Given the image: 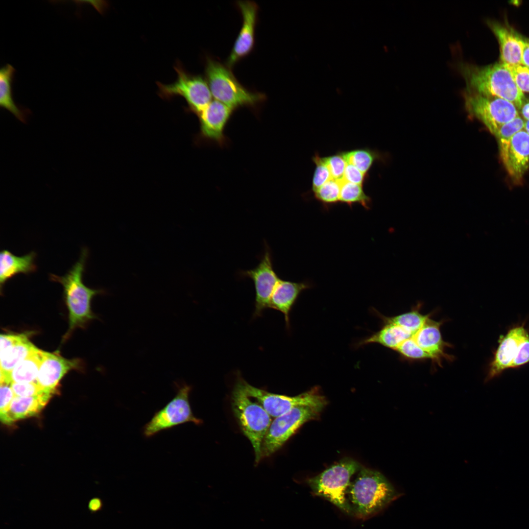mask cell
I'll return each mask as SVG.
<instances>
[{
	"label": "cell",
	"mask_w": 529,
	"mask_h": 529,
	"mask_svg": "<svg viewBox=\"0 0 529 529\" xmlns=\"http://www.w3.org/2000/svg\"><path fill=\"white\" fill-rule=\"evenodd\" d=\"M456 68L464 80V90L467 92L504 99L519 110L525 101L524 93L518 89L510 72L502 63L480 67L459 61Z\"/></svg>",
	"instance_id": "1"
},
{
	"label": "cell",
	"mask_w": 529,
	"mask_h": 529,
	"mask_svg": "<svg viewBox=\"0 0 529 529\" xmlns=\"http://www.w3.org/2000/svg\"><path fill=\"white\" fill-rule=\"evenodd\" d=\"M346 495L352 515L365 519L384 509L400 494L381 473L361 468Z\"/></svg>",
	"instance_id": "2"
},
{
	"label": "cell",
	"mask_w": 529,
	"mask_h": 529,
	"mask_svg": "<svg viewBox=\"0 0 529 529\" xmlns=\"http://www.w3.org/2000/svg\"><path fill=\"white\" fill-rule=\"evenodd\" d=\"M87 256L88 250L83 248L79 260L66 274L61 276L53 274L49 276L51 281L60 283L63 288L69 313L68 334L94 318L91 308V300L94 296L104 292L101 289L89 288L83 283V275Z\"/></svg>",
	"instance_id": "3"
},
{
	"label": "cell",
	"mask_w": 529,
	"mask_h": 529,
	"mask_svg": "<svg viewBox=\"0 0 529 529\" xmlns=\"http://www.w3.org/2000/svg\"><path fill=\"white\" fill-rule=\"evenodd\" d=\"M205 73L215 100L234 110L244 106L255 107L265 99L264 94L245 88L238 81L231 69L213 58H206Z\"/></svg>",
	"instance_id": "4"
},
{
	"label": "cell",
	"mask_w": 529,
	"mask_h": 529,
	"mask_svg": "<svg viewBox=\"0 0 529 529\" xmlns=\"http://www.w3.org/2000/svg\"><path fill=\"white\" fill-rule=\"evenodd\" d=\"M231 407L234 415L243 434L254 449L255 462L262 458V447L264 436L272 421L265 409L245 392L240 379L231 395Z\"/></svg>",
	"instance_id": "5"
},
{
	"label": "cell",
	"mask_w": 529,
	"mask_h": 529,
	"mask_svg": "<svg viewBox=\"0 0 529 529\" xmlns=\"http://www.w3.org/2000/svg\"><path fill=\"white\" fill-rule=\"evenodd\" d=\"M360 468L356 461L344 459L307 482L313 495L322 497L348 515H352L346 493L350 479Z\"/></svg>",
	"instance_id": "6"
},
{
	"label": "cell",
	"mask_w": 529,
	"mask_h": 529,
	"mask_svg": "<svg viewBox=\"0 0 529 529\" xmlns=\"http://www.w3.org/2000/svg\"><path fill=\"white\" fill-rule=\"evenodd\" d=\"M175 385L177 392L174 398L157 411L143 427V433L145 437H151L163 430L186 423H202L201 419L194 416L191 409L189 396L192 386L184 382L176 383Z\"/></svg>",
	"instance_id": "7"
},
{
	"label": "cell",
	"mask_w": 529,
	"mask_h": 529,
	"mask_svg": "<svg viewBox=\"0 0 529 529\" xmlns=\"http://www.w3.org/2000/svg\"><path fill=\"white\" fill-rule=\"evenodd\" d=\"M322 409L314 406L297 407L274 418L263 442L262 458L278 451L303 424L316 418Z\"/></svg>",
	"instance_id": "8"
},
{
	"label": "cell",
	"mask_w": 529,
	"mask_h": 529,
	"mask_svg": "<svg viewBox=\"0 0 529 529\" xmlns=\"http://www.w3.org/2000/svg\"><path fill=\"white\" fill-rule=\"evenodd\" d=\"M462 94L469 114L481 121L493 134L502 125L519 116L518 108L504 99L486 96L464 89Z\"/></svg>",
	"instance_id": "9"
},
{
	"label": "cell",
	"mask_w": 529,
	"mask_h": 529,
	"mask_svg": "<svg viewBox=\"0 0 529 529\" xmlns=\"http://www.w3.org/2000/svg\"><path fill=\"white\" fill-rule=\"evenodd\" d=\"M241 385L249 397L259 403L272 418L283 414L292 409L300 406L324 408L327 403L318 387L295 396L273 393L253 386L239 378Z\"/></svg>",
	"instance_id": "10"
},
{
	"label": "cell",
	"mask_w": 529,
	"mask_h": 529,
	"mask_svg": "<svg viewBox=\"0 0 529 529\" xmlns=\"http://www.w3.org/2000/svg\"><path fill=\"white\" fill-rule=\"evenodd\" d=\"M176 81L164 84L158 82L160 94L166 97L183 96L192 110L198 114L212 100V95L206 79L199 75L187 72L179 63L175 67Z\"/></svg>",
	"instance_id": "11"
},
{
	"label": "cell",
	"mask_w": 529,
	"mask_h": 529,
	"mask_svg": "<svg viewBox=\"0 0 529 529\" xmlns=\"http://www.w3.org/2000/svg\"><path fill=\"white\" fill-rule=\"evenodd\" d=\"M264 245V251L258 264L252 269L240 272V276L249 278L254 283L255 316L261 315L265 309L269 308L271 295L280 279L273 268L270 249L266 243Z\"/></svg>",
	"instance_id": "12"
},
{
	"label": "cell",
	"mask_w": 529,
	"mask_h": 529,
	"mask_svg": "<svg viewBox=\"0 0 529 529\" xmlns=\"http://www.w3.org/2000/svg\"><path fill=\"white\" fill-rule=\"evenodd\" d=\"M236 5L241 14L242 23L225 64L230 69L248 56L254 48L259 10L258 5L250 0L238 1Z\"/></svg>",
	"instance_id": "13"
},
{
	"label": "cell",
	"mask_w": 529,
	"mask_h": 529,
	"mask_svg": "<svg viewBox=\"0 0 529 529\" xmlns=\"http://www.w3.org/2000/svg\"><path fill=\"white\" fill-rule=\"evenodd\" d=\"M500 156L509 176L520 181L529 168V135L524 129L506 141L499 142Z\"/></svg>",
	"instance_id": "14"
},
{
	"label": "cell",
	"mask_w": 529,
	"mask_h": 529,
	"mask_svg": "<svg viewBox=\"0 0 529 529\" xmlns=\"http://www.w3.org/2000/svg\"><path fill=\"white\" fill-rule=\"evenodd\" d=\"M524 326H516L510 329L500 337L499 345L491 361L486 381L499 375L510 365L514 358L520 344L529 336Z\"/></svg>",
	"instance_id": "15"
},
{
	"label": "cell",
	"mask_w": 529,
	"mask_h": 529,
	"mask_svg": "<svg viewBox=\"0 0 529 529\" xmlns=\"http://www.w3.org/2000/svg\"><path fill=\"white\" fill-rule=\"evenodd\" d=\"M41 356L36 383L44 391L52 394L62 378L70 370L78 368V361L42 350Z\"/></svg>",
	"instance_id": "16"
},
{
	"label": "cell",
	"mask_w": 529,
	"mask_h": 529,
	"mask_svg": "<svg viewBox=\"0 0 529 529\" xmlns=\"http://www.w3.org/2000/svg\"><path fill=\"white\" fill-rule=\"evenodd\" d=\"M234 111L223 103L212 100L198 114L203 135L208 139L222 144L225 138V128Z\"/></svg>",
	"instance_id": "17"
},
{
	"label": "cell",
	"mask_w": 529,
	"mask_h": 529,
	"mask_svg": "<svg viewBox=\"0 0 529 529\" xmlns=\"http://www.w3.org/2000/svg\"><path fill=\"white\" fill-rule=\"evenodd\" d=\"M442 323V321L433 320L429 317L421 328L412 336L416 344L439 363L442 358L451 360L452 358L445 352V348L449 344L443 340L441 336L440 326Z\"/></svg>",
	"instance_id": "18"
},
{
	"label": "cell",
	"mask_w": 529,
	"mask_h": 529,
	"mask_svg": "<svg viewBox=\"0 0 529 529\" xmlns=\"http://www.w3.org/2000/svg\"><path fill=\"white\" fill-rule=\"evenodd\" d=\"M487 24L499 41L502 63L522 64L524 39L505 25L490 21Z\"/></svg>",
	"instance_id": "19"
},
{
	"label": "cell",
	"mask_w": 529,
	"mask_h": 529,
	"mask_svg": "<svg viewBox=\"0 0 529 529\" xmlns=\"http://www.w3.org/2000/svg\"><path fill=\"white\" fill-rule=\"evenodd\" d=\"M311 287L308 282H293L280 279L271 295L269 308L282 313L286 325L289 326V313L301 293Z\"/></svg>",
	"instance_id": "20"
},
{
	"label": "cell",
	"mask_w": 529,
	"mask_h": 529,
	"mask_svg": "<svg viewBox=\"0 0 529 529\" xmlns=\"http://www.w3.org/2000/svg\"><path fill=\"white\" fill-rule=\"evenodd\" d=\"M36 253L32 251L22 256H17L9 250L4 249L0 253V285L1 289L4 284L20 273L28 274L35 272Z\"/></svg>",
	"instance_id": "21"
},
{
	"label": "cell",
	"mask_w": 529,
	"mask_h": 529,
	"mask_svg": "<svg viewBox=\"0 0 529 529\" xmlns=\"http://www.w3.org/2000/svg\"><path fill=\"white\" fill-rule=\"evenodd\" d=\"M51 396V394L46 393L29 397L15 396L8 411L0 417L1 420L3 423L9 424L16 420L35 415L44 407Z\"/></svg>",
	"instance_id": "22"
},
{
	"label": "cell",
	"mask_w": 529,
	"mask_h": 529,
	"mask_svg": "<svg viewBox=\"0 0 529 529\" xmlns=\"http://www.w3.org/2000/svg\"><path fill=\"white\" fill-rule=\"evenodd\" d=\"M16 70L10 64L3 66L0 70V106L9 111L18 120L26 123L31 115L27 108L16 104L13 99L12 83Z\"/></svg>",
	"instance_id": "23"
},
{
	"label": "cell",
	"mask_w": 529,
	"mask_h": 529,
	"mask_svg": "<svg viewBox=\"0 0 529 529\" xmlns=\"http://www.w3.org/2000/svg\"><path fill=\"white\" fill-rule=\"evenodd\" d=\"M413 335L403 327L390 323H384L377 332L361 340L356 345L360 347L370 343H378L395 350L405 340Z\"/></svg>",
	"instance_id": "24"
},
{
	"label": "cell",
	"mask_w": 529,
	"mask_h": 529,
	"mask_svg": "<svg viewBox=\"0 0 529 529\" xmlns=\"http://www.w3.org/2000/svg\"><path fill=\"white\" fill-rule=\"evenodd\" d=\"M36 348L26 336L14 345L0 351V383H5L13 369Z\"/></svg>",
	"instance_id": "25"
},
{
	"label": "cell",
	"mask_w": 529,
	"mask_h": 529,
	"mask_svg": "<svg viewBox=\"0 0 529 529\" xmlns=\"http://www.w3.org/2000/svg\"><path fill=\"white\" fill-rule=\"evenodd\" d=\"M41 359V350L36 348L13 369L5 383L36 382Z\"/></svg>",
	"instance_id": "26"
},
{
	"label": "cell",
	"mask_w": 529,
	"mask_h": 529,
	"mask_svg": "<svg viewBox=\"0 0 529 529\" xmlns=\"http://www.w3.org/2000/svg\"><path fill=\"white\" fill-rule=\"evenodd\" d=\"M384 323H390L399 325L407 330L412 335L415 334L424 325L430 314H423L420 312L419 308L408 312L392 316L386 317L377 313Z\"/></svg>",
	"instance_id": "27"
},
{
	"label": "cell",
	"mask_w": 529,
	"mask_h": 529,
	"mask_svg": "<svg viewBox=\"0 0 529 529\" xmlns=\"http://www.w3.org/2000/svg\"><path fill=\"white\" fill-rule=\"evenodd\" d=\"M339 202L351 207L355 204H359L364 208H370L371 198L364 192L362 185L343 180L339 194Z\"/></svg>",
	"instance_id": "28"
},
{
	"label": "cell",
	"mask_w": 529,
	"mask_h": 529,
	"mask_svg": "<svg viewBox=\"0 0 529 529\" xmlns=\"http://www.w3.org/2000/svg\"><path fill=\"white\" fill-rule=\"evenodd\" d=\"M343 154L347 163L352 164L365 175L374 163L381 157L376 151L369 148L343 152Z\"/></svg>",
	"instance_id": "29"
},
{
	"label": "cell",
	"mask_w": 529,
	"mask_h": 529,
	"mask_svg": "<svg viewBox=\"0 0 529 529\" xmlns=\"http://www.w3.org/2000/svg\"><path fill=\"white\" fill-rule=\"evenodd\" d=\"M342 180L331 179L313 192L315 198L325 207L339 202V194Z\"/></svg>",
	"instance_id": "30"
},
{
	"label": "cell",
	"mask_w": 529,
	"mask_h": 529,
	"mask_svg": "<svg viewBox=\"0 0 529 529\" xmlns=\"http://www.w3.org/2000/svg\"><path fill=\"white\" fill-rule=\"evenodd\" d=\"M312 159L315 165L312 181V191L313 192L332 178L325 157H321L318 154H315Z\"/></svg>",
	"instance_id": "31"
},
{
	"label": "cell",
	"mask_w": 529,
	"mask_h": 529,
	"mask_svg": "<svg viewBox=\"0 0 529 529\" xmlns=\"http://www.w3.org/2000/svg\"><path fill=\"white\" fill-rule=\"evenodd\" d=\"M401 356L410 360H420L431 359L433 357L421 349L415 343L412 337L405 340L395 350Z\"/></svg>",
	"instance_id": "32"
},
{
	"label": "cell",
	"mask_w": 529,
	"mask_h": 529,
	"mask_svg": "<svg viewBox=\"0 0 529 529\" xmlns=\"http://www.w3.org/2000/svg\"><path fill=\"white\" fill-rule=\"evenodd\" d=\"M525 120L520 116L502 125L493 134L499 142L506 141L524 129Z\"/></svg>",
	"instance_id": "33"
},
{
	"label": "cell",
	"mask_w": 529,
	"mask_h": 529,
	"mask_svg": "<svg viewBox=\"0 0 529 529\" xmlns=\"http://www.w3.org/2000/svg\"><path fill=\"white\" fill-rule=\"evenodd\" d=\"M505 65L518 89L523 93H529V68L522 64Z\"/></svg>",
	"instance_id": "34"
},
{
	"label": "cell",
	"mask_w": 529,
	"mask_h": 529,
	"mask_svg": "<svg viewBox=\"0 0 529 529\" xmlns=\"http://www.w3.org/2000/svg\"><path fill=\"white\" fill-rule=\"evenodd\" d=\"M325 159L332 179L337 180H343L344 173L347 164L343 152L325 157Z\"/></svg>",
	"instance_id": "35"
},
{
	"label": "cell",
	"mask_w": 529,
	"mask_h": 529,
	"mask_svg": "<svg viewBox=\"0 0 529 529\" xmlns=\"http://www.w3.org/2000/svg\"><path fill=\"white\" fill-rule=\"evenodd\" d=\"M10 385L15 396L29 397L46 393L40 387L36 382L12 383Z\"/></svg>",
	"instance_id": "36"
},
{
	"label": "cell",
	"mask_w": 529,
	"mask_h": 529,
	"mask_svg": "<svg viewBox=\"0 0 529 529\" xmlns=\"http://www.w3.org/2000/svg\"><path fill=\"white\" fill-rule=\"evenodd\" d=\"M529 362V335L521 343L509 368L520 367Z\"/></svg>",
	"instance_id": "37"
},
{
	"label": "cell",
	"mask_w": 529,
	"mask_h": 529,
	"mask_svg": "<svg viewBox=\"0 0 529 529\" xmlns=\"http://www.w3.org/2000/svg\"><path fill=\"white\" fill-rule=\"evenodd\" d=\"M14 397L10 384L0 383V417L3 416L8 411Z\"/></svg>",
	"instance_id": "38"
},
{
	"label": "cell",
	"mask_w": 529,
	"mask_h": 529,
	"mask_svg": "<svg viewBox=\"0 0 529 529\" xmlns=\"http://www.w3.org/2000/svg\"><path fill=\"white\" fill-rule=\"evenodd\" d=\"M365 176L366 175L362 173L355 166L347 163L344 173L343 180L362 185Z\"/></svg>",
	"instance_id": "39"
},
{
	"label": "cell",
	"mask_w": 529,
	"mask_h": 529,
	"mask_svg": "<svg viewBox=\"0 0 529 529\" xmlns=\"http://www.w3.org/2000/svg\"><path fill=\"white\" fill-rule=\"evenodd\" d=\"M26 335L24 334H1L0 336V351L14 345L17 342L23 339Z\"/></svg>",
	"instance_id": "40"
},
{
	"label": "cell",
	"mask_w": 529,
	"mask_h": 529,
	"mask_svg": "<svg viewBox=\"0 0 529 529\" xmlns=\"http://www.w3.org/2000/svg\"><path fill=\"white\" fill-rule=\"evenodd\" d=\"M102 507V502L99 498L91 499L88 503V508L92 512H96L100 510Z\"/></svg>",
	"instance_id": "41"
},
{
	"label": "cell",
	"mask_w": 529,
	"mask_h": 529,
	"mask_svg": "<svg viewBox=\"0 0 529 529\" xmlns=\"http://www.w3.org/2000/svg\"><path fill=\"white\" fill-rule=\"evenodd\" d=\"M522 65L529 68V40L524 39Z\"/></svg>",
	"instance_id": "42"
},
{
	"label": "cell",
	"mask_w": 529,
	"mask_h": 529,
	"mask_svg": "<svg viewBox=\"0 0 529 529\" xmlns=\"http://www.w3.org/2000/svg\"><path fill=\"white\" fill-rule=\"evenodd\" d=\"M519 110L521 111L523 119L525 121L529 120V100L525 101Z\"/></svg>",
	"instance_id": "43"
},
{
	"label": "cell",
	"mask_w": 529,
	"mask_h": 529,
	"mask_svg": "<svg viewBox=\"0 0 529 529\" xmlns=\"http://www.w3.org/2000/svg\"><path fill=\"white\" fill-rule=\"evenodd\" d=\"M524 129L529 135V120L525 121Z\"/></svg>",
	"instance_id": "44"
}]
</instances>
